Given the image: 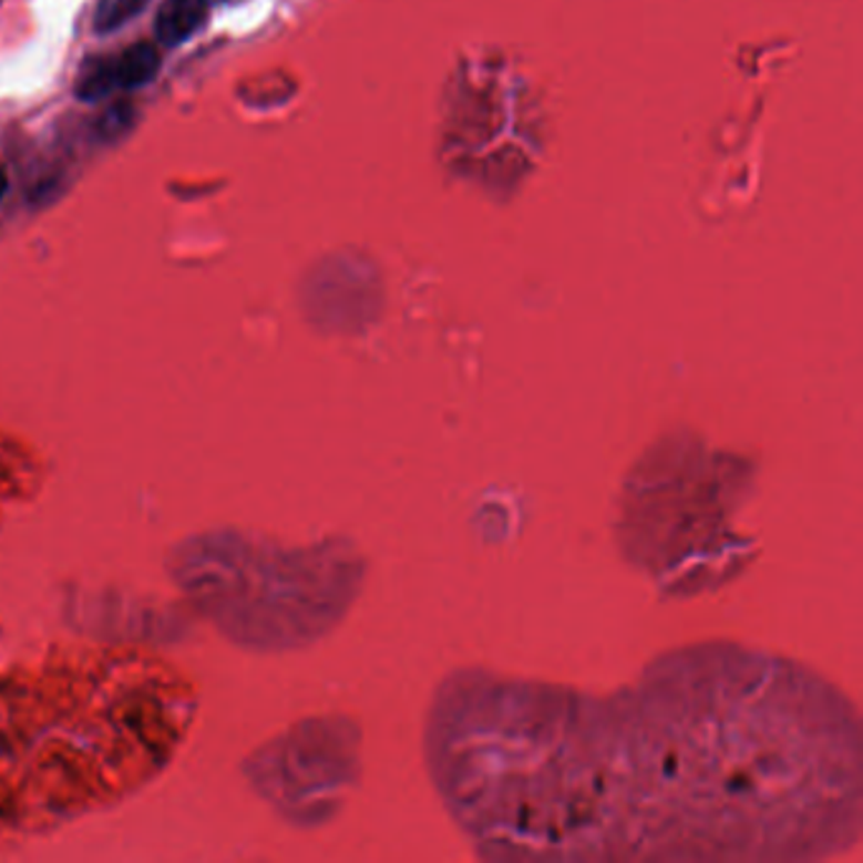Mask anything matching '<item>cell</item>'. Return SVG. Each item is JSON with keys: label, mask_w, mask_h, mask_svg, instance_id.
Segmentation results:
<instances>
[{"label": "cell", "mask_w": 863, "mask_h": 863, "mask_svg": "<svg viewBox=\"0 0 863 863\" xmlns=\"http://www.w3.org/2000/svg\"><path fill=\"white\" fill-rule=\"evenodd\" d=\"M135 124V106L127 102H117L100 114L94 120V137L100 142H114L120 140Z\"/></svg>", "instance_id": "cell-6"}, {"label": "cell", "mask_w": 863, "mask_h": 863, "mask_svg": "<svg viewBox=\"0 0 863 863\" xmlns=\"http://www.w3.org/2000/svg\"><path fill=\"white\" fill-rule=\"evenodd\" d=\"M120 89L117 76V56H92L86 59L82 69H79L74 94L82 102H104L106 96H112Z\"/></svg>", "instance_id": "cell-3"}, {"label": "cell", "mask_w": 863, "mask_h": 863, "mask_svg": "<svg viewBox=\"0 0 863 863\" xmlns=\"http://www.w3.org/2000/svg\"><path fill=\"white\" fill-rule=\"evenodd\" d=\"M210 0H165L155 16V39L160 47L175 49L191 41L208 21Z\"/></svg>", "instance_id": "cell-2"}, {"label": "cell", "mask_w": 863, "mask_h": 863, "mask_svg": "<svg viewBox=\"0 0 863 863\" xmlns=\"http://www.w3.org/2000/svg\"><path fill=\"white\" fill-rule=\"evenodd\" d=\"M193 697L147 658L59 654L0 674V831H41L153 778Z\"/></svg>", "instance_id": "cell-1"}, {"label": "cell", "mask_w": 863, "mask_h": 863, "mask_svg": "<svg viewBox=\"0 0 863 863\" xmlns=\"http://www.w3.org/2000/svg\"><path fill=\"white\" fill-rule=\"evenodd\" d=\"M6 193H8V173L0 167V201H3Z\"/></svg>", "instance_id": "cell-7"}, {"label": "cell", "mask_w": 863, "mask_h": 863, "mask_svg": "<svg viewBox=\"0 0 863 863\" xmlns=\"http://www.w3.org/2000/svg\"><path fill=\"white\" fill-rule=\"evenodd\" d=\"M163 66L160 49L150 41H137L130 49H124L117 56V76L120 89H142L150 82H155Z\"/></svg>", "instance_id": "cell-4"}, {"label": "cell", "mask_w": 863, "mask_h": 863, "mask_svg": "<svg viewBox=\"0 0 863 863\" xmlns=\"http://www.w3.org/2000/svg\"><path fill=\"white\" fill-rule=\"evenodd\" d=\"M150 0H100L94 8V31L96 33H114L122 25H127L132 18H137Z\"/></svg>", "instance_id": "cell-5"}]
</instances>
